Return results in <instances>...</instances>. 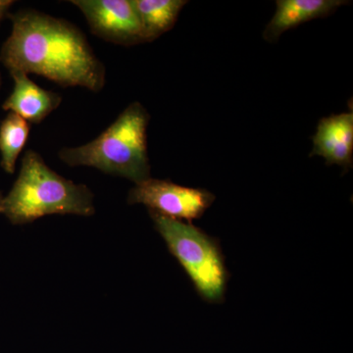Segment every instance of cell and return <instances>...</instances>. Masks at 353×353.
<instances>
[{
  "mask_svg": "<svg viewBox=\"0 0 353 353\" xmlns=\"http://www.w3.org/2000/svg\"><path fill=\"white\" fill-rule=\"evenodd\" d=\"M3 194L0 192V213H3Z\"/></svg>",
  "mask_w": 353,
  "mask_h": 353,
  "instance_id": "obj_13",
  "label": "cell"
},
{
  "mask_svg": "<svg viewBox=\"0 0 353 353\" xmlns=\"http://www.w3.org/2000/svg\"><path fill=\"white\" fill-rule=\"evenodd\" d=\"M94 194L50 168L34 150L25 152L19 176L3 199V214L24 225L52 214L94 215Z\"/></svg>",
  "mask_w": 353,
  "mask_h": 353,
  "instance_id": "obj_2",
  "label": "cell"
},
{
  "mask_svg": "<svg viewBox=\"0 0 353 353\" xmlns=\"http://www.w3.org/2000/svg\"><path fill=\"white\" fill-rule=\"evenodd\" d=\"M10 74L14 88L12 94L2 104L3 110L17 114L27 122L39 124L59 108L61 95L39 87L22 72Z\"/></svg>",
  "mask_w": 353,
  "mask_h": 353,
  "instance_id": "obj_8",
  "label": "cell"
},
{
  "mask_svg": "<svg viewBox=\"0 0 353 353\" xmlns=\"http://www.w3.org/2000/svg\"><path fill=\"white\" fill-rule=\"evenodd\" d=\"M310 157H321L327 165L350 170L353 165V113L333 114L319 121Z\"/></svg>",
  "mask_w": 353,
  "mask_h": 353,
  "instance_id": "obj_7",
  "label": "cell"
},
{
  "mask_svg": "<svg viewBox=\"0 0 353 353\" xmlns=\"http://www.w3.org/2000/svg\"><path fill=\"white\" fill-rule=\"evenodd\" d=\"M150 119L145 106L132 102L94 141L76 148H63L58 157L69 166L94 167L139 185L152 178L148 152Z\"/></svg>",
  "mask_w": 353,
  "mask_h": 353,
  "instance_id": "obj_3",
  "label": "cell"
},
{
  "mask_svg": "<svg viewBox=\"0 0 353 353\" xmlns=\"http://www.w3.org/2000/svg\"><path fill=\"white\" fill-rule=\"evenodd\" d=\"M14 2L12 0H0V23L8 16L9 9L11 8Z\"/></svg>",
  "mask_w": 353,
  "mask_h": 353,
  "instance_id": "obj_12",
  "label": "cell"
},
{
  "mask_svg": "<svg viewBox=\"0 0 353 353\" xmlns=\"http://www.w3.org/2000/svg\"><path fill=\"white\" fill-rule=\"evenodd\" d=\"M0 87H1V75H0Z\"/></svg>",
  "mask_w": 353,
  "mask_h": 353,
  "instance_id": "obj_14",
  "label": "cell"
},
{
  "mask_svg": "<svg viewBox=\"0 0 353 353\" xmlns=\"http://www.w3.org/2000/svg\"><path fill=\"white\" fill-rule=\"evenodd\" d=\"M143 29L145 43H152L170 31L179 14L188 3L185 0H131Z\"/></svg>",
  "mask_w": 353,
  "mask_h": 353,
  "instance_id": "obj_10",
  "label": "cell"
},
{
  "mask_svg": "<svg viewBox=\"0 0 353 353\" xmlns=\"http://www.w3.org/2000/svg\"><path fill=\"white\" fill-rule=\"evenodd\" d=\"M8 17L12 32L0 50V62L10 73L36 74L62 87L94 92L104 88L105 67L76 26L31 9Z\"/></svg>",
  "mask_w": 353,
  "mask_h": 353,
  "instance_id": "obj_1",
  "label": "cell"
},
{
  "mask_svg": "<svg viewBox=\"0 0 353 353\" xmlns=\"http://www.w3.org/2000/svg\"><path fill=\"white\" fill-rule=\"evenodd\" d=\"M30 125L19 115L8 112L0 123V166L7 174H14L16 161L24 150Z\"/></svg>",
  "mask_w": 353,
  "mask_h": 353,
  "instance_id": "obj_11",
  "label": "cell"
},
{
  "mask_svg": "<svg viewBox=\"0 0 353 353\" xmlns=\"http://www.w3.org/2000/svg\"><path fill=\"white\" fill-rule=\"evenodd\" d=\"M215 199L206 190L150 178L130 190L128 203L143 204L148 210L165 217L192 223L201 219Z\"/></svg>",
  "mask_w": 353,
  "mask_h": 353,
  "instance_id": "obj_5",
  "label": "cell"
},
{
  "mask_svg": "<svg viewBox=\"0 0 353 353\" xmlns=\"http://www.w3.org/2000/svg\"><path fill=\"white\" fill-rule=\"evenodd\" d=\"M90 31L104 41L120 46L145 43L143 29L131 0H73Z\"/></svg>",
  "mask_w": 353,
  "mask_h": 353,
  "instance_id": "obj_6",
  "label": "cell"
},
{
  "mask_svg": "<svg viewBox=\"0 0 353 353\" xmlns=\"http://www.w3.org/2000/svg\"><path fill=\"white\" fill-rule=\"evenodd\" d=\"M150 215L199 296L208 303H224L230 274L220 241L192 223L171 219L153 211Z\"/></svg>",
  "mask_w": 353,
  "mask_h": 353,
  "instance_id": "obj_4",
  "label": "cell"
},
{
  "mask_svg": "<svg viewBox=\"0 0 353 353\" xmlns=\"http://www.w3.org/2000/svg\"><path fill=\"white\" fill-rule=\"evenodd\" d=\"M347 3L343 0H278L275 14L265 28L263 39L276 43L283 32L309 21L327 17Z\"/></svg>",
  "mask_w": 353,
  "mask_h": 353,
  "instance_id": "obj_9",
  "label": "cell"
}]
</instances>
